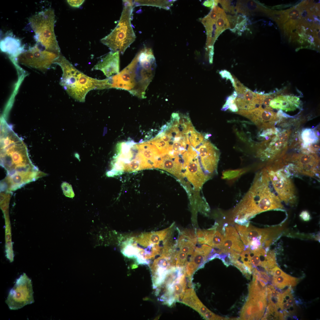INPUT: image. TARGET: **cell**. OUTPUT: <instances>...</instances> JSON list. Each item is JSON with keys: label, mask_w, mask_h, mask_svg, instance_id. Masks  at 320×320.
I'll use <instances>...</instances> for the list:
<instances>
[{"label": "cell", "mask_w": 320, "mask_h": 320, "mask_svg": "<svg viewBox=\"0 0 320 320\" xmlns=\"http://www.w3.org/2000/svg\"><path fill=\"white\" fill-rule=\"evenodd\" d=\"M156 67L152 49L144 46L121 72L108 78L109 89L124 90L144 99L146 90L154 76Z\"/></svg>", "instance_id": "cell-1"}, {"label": "cell", "mask_w": 320, "mask_h": 320, "mask_svg": "<svg viewBox=\"0 0 320 320\" xmlns=\"http://www.w3.org/2000/svg\"><path fill=\"white\" fill-rule=\"evenodd\" d=\"M281 201L264 169L257 174L249 191L234 209L235 222L244 225L259 213L282 208Z\"/></svg>", "instance_id": "cell-2"}, {"label": "cell", "mask_w": 320, "mask_h": 320, "mask_svg": "<svg viewBox=\"0 0 320 320\" xmlns=\"http://www.w3.org/2000/svg\"><path fill=\"white\" fill-rule=\"evenodd\" d=\"M1 165L6 177L29 174L39 170L31 162L23 142L4 120L1 122Z\"/></svg>", "instance_id": "cell-3"}, {"label": "cell", "mask_w": 320, "mask_h": 320, "mask_svg": "<svg viewBox=\"0 0 320 320\" xmlns=\"http://www.w3.org/2000/svg\"><path fill=\"white\" fill-rule=\"evenodd\" d=\"M54 63L60 65L63 71L60 84L68 95L76 100L84 102L87 94L92 90L106 89L105 79H97L86 75L63 56L60 55Z\"/></svg>", "instance_id": "cell-4"}, {"label": "cell", "mask_w": 320, "mask_h": 320, "mask_svg": "<svg viewBox=\"0 0 320 320\" xmlns=\"http://www.w3.org/2000/svg\"><path fill=\"white\" fill-rule=\"evenodd\" d=\"M161 243L154 232L143 233L123 241L121 252L125 257L135 259L138 264L148 265L162 252L164 247H161Z\"/></svg>", "instance_id": "cell-5"}, {"label": "cell", "mask_w": 320, "mask_h": 320, "mask_svg": "<svg viewBox=\"0 0 320 320\" xmlns=\"http://www.w3.org/2000/svg\"><path fill=\"white\" fill-rule=\"evenodd\" d=\"M123 8L116 26L100 42L111 51L123 54L135 41L136 36L131 24V15L134 7L132 0H123Z\"/></svg>", "instance_id": "cell-6"}, {"label": "cell", "mask_w": 320, "mask_h": 320, "mask_svg": "<svg viewBox=\"0 0 320 320\" xmlns=\"http://www.w3.org/2000/svg\"><path fill=\"white\" fill-rule=\"evenodd\" d=\"M55 22L54 11L49 8L32 16L29 24L35 35L36 44L44 49L60 55V49L54 31Z\"/></svg>", "instance_id": "cell-7"}, {"label": "cell", "mask_w": 320, "mask_h": 320, "mask_svg": "<svg viewBox=\"0 0 320 320\" xmlns=\"http://www.w3.org/2000/svg\"><path fill=\"white\" fill-rule=\"evenodd\" d=\"M34 302L31 280L25 273L17 278L5 303L11 310H17Z\"/></svg>", "instance_id": "cell-8"}, {"label": "cell", "mask_w": 320, "mask_h": 320, "mask_svg": "<svg viewBox=\"0 0 320 320\" xmlns=\"http://www.w3.org/2000/svg\"><path fill=\"white\" fill-rule=\"evenodd\" d=\"M60 55L41 49L37 44L23 51L17 57L18 62L27 66L41 70L47 69Z\"/></svg>", "instance_id": "cell-9"}, {"label": "cell", "mask_w": 320, "mask_h": 320, "mask_svg": "<svg viewBox=\"0 0 320 320\" xmlns=\"http://www.w3.org/2000/svg\"><path fill=\"white\" fill-rule=\"evenodd\" d=\"M267 170L272 186L281 201L286 204L293 203L296 198L295 186L282 169L275 171L271 168Z\"/></svg>", "instance_id": "cell-10"}, {"label": "cell", "mask_w": 320, "mask_h": 320, "mask_svg": "<svg viewBox=\"0 0 320 320\" xmlns=\"http://www.w3.org/2000/svg\"><path fill=\"white\" fill-rule=\"evenodd\" d=\"M236 229L245 248L254 250L266 247L269 239L271 230L267 229L256 228L249 223L247 226L236 225Z\"/></svg>", "instance_id": "cell-11"}, {"label": "cell", "mask_w": 320, "mask_h": 320, "mask_svg": "<svg viewBox=\"0 0 320 320\" xmlns=\"http://www.w3.org/2000/svg\"><path fill=\"white\" fill-rule=\"evenodd\" d=\"M195 149L203 169L210 177L216 171L219 158V150L210 142L204 140Z\"/></svg>", "instance_id": "cell-12"}, {"label": "cell", "mask_w": 320, "mask_h": 320, "mask_svg": "<svg viewBox=\"0 0 320 320\" xmlns=\"http://www.w3.org/2000/svg\"><path fill=\"white\" fill-rule=\"evenodd\" d=\"M183 174L196 189L201 188L209 177L205 173L200 164L198 155L195 150L190 153L184 164Z\"/></svg>", "instance_id": "cell-13"}, {"label": "cell", "mask_w": 320, "mask_h": 320, "mask_svg": "<svg viewBox=\"0 0 320 320\" xmlns=\"http://www.w3.org/2000/svg\"><path fill=\"white\" fill-rule=\"evenodd\" d=\"M225 224L223 228L224 239L222 244L219 248L220 254H240L244 249V246L238 231L231 226Z\"/></svg>", "instance_id": "cell-14"}, {"label": "cell", "mask_w": 320, "mask_h": 320, "mask_svg": "<svg viewBox=\"0 0 320 320\" xmlns=\"http://www.w3.org/2000/svg\"><path fill=\"white\" fill-rule=\"evenodd\" d=\"M266 297L262 294L249 296L243 307L241 319H259L263 315L266 306Z\"/></svg>", "instance_id": "cell-15"}, {"label": "cell", "mask_w": 320, "mask_h": 320, "mask_svg": "<svg viewBox=\"0 0 320 320\" xmlns=\"http://www.w3.org/2000/svg\"><path fill=\"white\" fill-rule=\"evenodd\" d=\"M236 113L248 119L263 128H268L277 119V114L271 110L258 107L250 110H239Z\"/></svg>", "instance_id": "cell-16"}, {"label": "cell", "mask_w": 320, "mask_h": 320, "mask_svg": "<svg viewBox=\"0 0 320 320\" xmlns=\"http://www.w3.org/2000/svg\"><path fill=\"white\" fill-rule=\"evenodd\" d=\"M294 164L297 172L311 177L319 176L317 167L319 159L315 155L309 154L295 156L292 159Z\"/></svg>", "instance_id": "cell-17"}, {"label": "cell", "mask_w": 320, "mask_h": 320, "mask_svg": "<svg viewBox=\"0 0 320 320\" xmlns=\"http://www.w3.org/2000/svg\"><path fill=\"white\" fill-rule=\"evenodd\" d=\"M119 52L111 51L101 58L92 68V70L102 71L109 78L119 71Z\"/></svg>", "instance_id": "cell-18"}, {"label": "cell", "mask_w": 320, "mask_h": 320, "mask_svg": "<svg viewBox=\"0 0 320 320\" xmlns=\"http://www.w3.org/2000/svg\"><path fill=\"white\" fill-rule=\"evenodd\" d=\"M300 99L297 96L289 95H279L271 100L269 106L272 109L286 112L295 110L300 106Z\"/></svg>", "instance_id": "cell-19"}, {"label": "cell", "mask_w": 320, "mask_h": 320, "mask_svg": "<svg viewBox=\"0 0 320 320\" xmlns=\"http://www.w3.org/2000/svg\"><path fill=\"white\" fill-rule=\"evenodd\" d=\"M181 159L180 156L164 155L160 158L157 167L166 171L176 177L183 176L182 171L183 169V163L181 161Z\"/></svg>", "instance_id": "cell-20"}, {"label": "cell", "mask_w": 320, "mask_h": 320, "mask_svg": "<svg viewBox=\"0 0 320 320\" xmlns=\"http://www.w3.org/2000/svg\"><path fill=\"white\" fill-rule=\"evenodd\" d=\"M240 110H250L260 106V94L248 88L243 93L238 94L235 100Z\"/></svg>", "instance_id": "cell-21"}, {"label": "cell", "mask_w": 320, "mask_h": 320, "mask_svg": "<svg viewBox=\"0 0 320 320\" xmlns=\"http://www.w3.org/2000/svg\"><path fill=\"white\" fill-rule=\"evenodd\" d=\"M181 302L197 311L203 317L209 310L200 301L192 288L186 289Z\"/></svg>", "instance_id": "cell-22"}, {"label": "cell", "mask_w": 320, "mask_h": 320, "mask_svg": "<svg viewBox=\"0 0 320 320\" xmlns=\"http://www.w3.org/2000/svg\"><path fill=\"white\" fill-rule=\"evenodd\" d=\"M24 47L19 39L11 36L5 37L0 41L1 50L13 57H18L23 52Z\"/></svg>", "instance_id": "cell-23"}, {"label": "cell", "mask_w": 320, "mask_h": 320, "mask_svg": "<svg viewBox=\"0 0 320 320\" xmlns=\"http://www.w3.org/2000/svg\"><path fill=\"white\" fill-rule=\"evenodd\" d=\"M216 33L219 36L227 29H229V24L224 10L218 7L217 15L216 21Z\"/></svg>", "instance_id": "cell-24"}, {"label": "cell", "mask_w": 320, "mask_h": 320, "mask_svg": "<svg viewBox=\"0 0 320 320\" xmlns=\"http://www.w3.org/2000/svg\"><path fill=\"white\" fill-rule=\"evenodd\" d=\"M272 283L278 288L282 289L286 287L295 286L297 284V279L285 273L279 276H273Z\"/></svg>", "instance_id": "cell-25"}, {"label": "cell", "mask_w": 320, "mask_h": 320, "mask_svg": "<svg viewBox=\"0 0 320 320\" xmlns=\"http://www.w3.org/2000/svg\"><path fill=\"white\" fill-rule=\"evenodd\" d=\"M132 1L134 7L140 6H156L168 9L173 0H134Z\"/></svg>", "instance_id": "cell-26"}, {"label": "cell", "mask_w": 320, "mask_h": 320, "mask_svg": "<svg viewBox=\"0 0 320 320\" xmlns=\"http://www.w3.org/2000/svg\"><path fill=\"white\" fill-rule=\"evenodd\" d=\"M301 136L303 146L306 147L310 145L315 143L318 140V138L313 129L306 128L303 130Z\"/></svg>", "instance_id": "cell-27"}, {"label": "cell", "mask_w": 320, "mask_h": 320, "mask_svg": "<svg viewBox=\"0 0 320 320\" xmlns=\"http://www.w3.org/2000/svg\"><path fill=\"white\" fill-rule=\"evenodd\" d=\"M223 239V234H222L218 231H216L207 244L212 247L219 249L222 244Z\"/></svg>", "instance_id": "cell-28"}, {"label": "cell", "mask_w": 320, "mask_h": 320, "mask_svg": "<svg viewBox=\"0 0 320 320\" xmlns=\"http://www.w3.org/2000/svg\"><path fill=\"white\" fill-rule=\"evenodd\" d=\"M188 255L186 253L180 250L177 252L175 262L176 267L182 268L186 266L188 263Z\"/></svg>", "instance_id": "cell-29"}, {"label": "cell", "mask_w": 320, "mask_h": 320, "mask_svg": "<svg viewBox=\"0 0 320 320\" xmlns=\"http://www.w3.org/2000/svg\"><path fill=\"white\" fill-rule=\"evenodd\" d=\"M185 269V275L189 278L192 276L198 268L193 262L190 261L187 263Z\"/></svg>", "instance_id": "cell-30"}, {"label": "cell", "mask_w": 320, "mask_h": 320, "mask_svg": "<svg viewBox=\"0 0 320 320\" xmlns=\"http://www.w3.org/2000/svg\"><path fill=\"white\" fill-rule=\"evenodd\" d=\"M237 96V92L236 91H234L232 94L226 99L225 103L223 106L221 110L225 111L228 109L230 105L234 103L235 100Z\"/></svg>", "instance_id": "cell-31"}, {"label": "cell", "mask_w": 320, "mask_h": 320, "mask_svg": "<svg viewBox=\"0 0 320 320\" xmlns=\"http://www.w3.org/2000/svg\"><path fill=\"white\" fill-rule=\"evenodd\" d=\"M219 73L223 78H225L226 80H230L234 87L235 82L233 76H232L230 73L226 70H223L220 71Z\"/></svg>", "instance_id": "cell-32"}, {"label": "cell", "mask_w": 320, "mask_h": 320, "mask_svg": "<svg viewBox=\"0 0 320 320\" xmlns=\"http://www.w3.org/2000/svg\"><path fill=\"white\" fill-rule=\"evenodd\" d=\"M259 132L258 136L260 137L265 138L267 139L270 136L274 133L273 129L271 128H265L262 129Z\"/></svg>", "instance_id": "cell-33"}, {"label": "cell", "mask_w": 320, "mask_h": 320, "mask_svg": "<svg viewBox=\"0 0 320 320\" xmlns=\"http://www.w3.org/2000/svg\"><path fill=\"white\" fill-rule=\"evenodd\" d=\"M270 272L272 275L275 276H282L285 273L277 266H275L271 270Z\"/></svg>", "instance_id": "cell-34"}, {"label": "cell", "mask_w": 320, "mask_h": 320, "mask_svg": "<svg viewBox=\"0 0 320 320\" xmlns=\"http://www.w3.org/2000/svg\"><path fill=\"white\" fill-rule=\"evenodd\" d=\"M67 1L71 7L79 8L83 3L84 0H67Z\"/></svg>", "instance_id": "cell-35"}, {"label": "cell", "mask_w": 320, "mask_h": 320, "mask_svg": "<svg viewBox=\"0 0 320 320\" xmlns=\"http://www.w3.org/2000/svg\"><path fill=\"white\" fill-rule=\"evenodd\" d=\"M300 217L303 221H309L311 219L309 212L306 210L302 211L300 215Z\"/></svg>", "instance_id": "cell-36"}, {"label": "cell", "mask_w": 320, "mask_h": 320, "mask_svg": "<svg viewBox=\"0 0 320 320\" xmlns=\"http://www.w3.org/2000/svg\"><path fill=\"white\" fill-rule=\"evenodd\" d=\"M276 136L279 140L284 142H285L288 138V134L286 132H280L276 135Z\"/></svg>", "instance_id": "cell-37"}, {"label": "cell", "mask_w": 320, "mask_h": 320, "mask_svg": "<svg viewBox=\"0 0 320 320\" xmlns=\"http://www.w3.org/2000/svg\"><path fill=\"white\" fill-rule=\"evenodd\" d=\"M228 109L231 111L232 112L236 113L238 111V106L235 102L230 105Z\"/></svg>", "instance_id": "cell-38"}, {"label": "cell", "mask_w": 320, "mask_h": 320, "mask_svg": "<svg viewBox=\"0 0 320 320\" xmlns=\"http://www.w3.org/2000/svg\"><path fill=\"white\" fill-rule=\"evenodd\" d=\"M203 5L207 7H211L212 8L214 5V1L207 0L205 1L203 3Z\"/></svg>", "instance_id": "cell-39"}]
</instances>
